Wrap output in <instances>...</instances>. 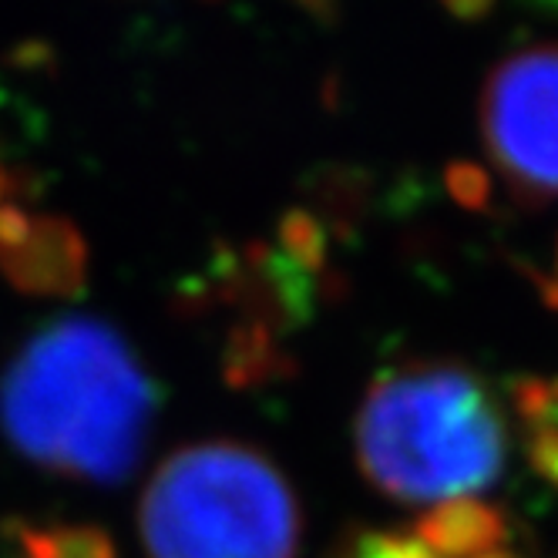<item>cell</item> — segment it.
<instances>
[{
	"label": "cell",
	"instance_id": "6da1fadb",
	"mask_svg": "<svg viewBox=\"0 0 558 558\" xmlns=\"http://www.w3.org/2000/svg\"><path fill=\"white\" fill-rule=\"evenodd\" d=\"M158 393L122 333L92 316L37 330L0 384V421L34 461L88 482L135 468Z\"/></svg>",
	"mask_w": 558,
	"mask_h": 558
},
{
	"label": "cell",
	"instance_id": "7a4b0ae2",
	"mask_svg": "<svg viewBox=\"0 0 558 558\" xmlns=\"http://www.w3.org/2000/svg\"><path fill=\"white\" fill-rule=\"evenodd\" d=\"M353 448L377 492L437 508L498 482L508 417L474 371L454 361H411L371 384L353 421Z\"/></svg>",
	"mask_w": 558,
	"mask_h": 558
},
{
	"label": "cell",
	"instance_id": "3957f363",
	"mask_svg": "<svg viewBox=\"0 0 558 558\" xmlns=\"http://www.w3.org/2000/svg\"><path fill=\"white\" fill-rule=\"evenodd\" d=\"M148 558H296L300 505L266 454L239 441L175 451L138 511Z\"/></svg>",
	"mask_w": 558,
	"mask_h": 558
},
{
	"label": "cell",
	"instance_id": "277c9868",
	"mask_svg": "<svg viewBox=\"0 0 558 558\" xmlns=\"http://www.w3.org/2000/svg\"><path fill=\"white\" fill-rule=\"evenodd\" d=\"M482 138L495 172L525 203L558 198V45L505 58L485 82Z\"/></svg>",
	"mask_w": 558,
	"mask_h": 558
},
{
	"label": "cell",
	"instance_id": "5b68a950",
	"mask_svg": "<svg viewBox=\"0 0 558 558\" xmlns=\"http://www.w3.org/2000/svg\"><path fill=\"white\" fill-rule=\"evenodd\" d=\"M27 548L34 551V558H114L108 538L101 532H85V529L31 535Z\"/></svg>",
	"mask_w": 558,
	"mask_h": 558
},
{
	"label": "cell",
	"instance_id": "8992f818",
	"mask_svg": "<svg viewBox=\"0 0 558 558\" xmlns=\"http://www.w3.org/2000/svg\"><path fill=\"white\" fill-rule=\"evenodd\" d=\"M340 558H437L414 532H364L343 545Z\"/></svg>",
	"mask_w": 558,
	"mask_h": 558
}]
</instances>
